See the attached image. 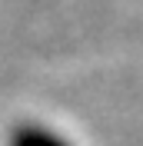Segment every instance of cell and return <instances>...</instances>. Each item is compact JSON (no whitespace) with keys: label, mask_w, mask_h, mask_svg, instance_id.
<instances>
[{"label":"cell","mask_w":143,"mask_h":146,"mask_svg":"<svg viewBox=\"0 0 143 146\" xmlns=\"http://www.w3.org/2000/svg\"><path fill=\"white\" fill-rule=\"evenodd\" d=\"M7 146H70V143H67L60 133L40 126V123H23V126H17L10 133Z\"/></svg>","instance_id":"cell-1"}]
</instances>
